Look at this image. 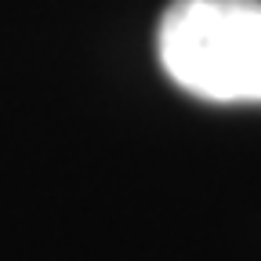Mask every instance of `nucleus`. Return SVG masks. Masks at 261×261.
<instances>
[{
  "label": "nucleus",
  "mask_w": 261,
  "mask_h": 261,
  "mask_svg": "<svg viewBox=\"0 0 261 261\" xmlns=\"http://www.w3.org/2000/svg\"><path fill=\"white\" fill-rule=\"evenodd\" d=\"M160 65L207 102H261V0H171L156 29Z\"/></svg>",
  "instance_id": "1"
}]
</instances>
